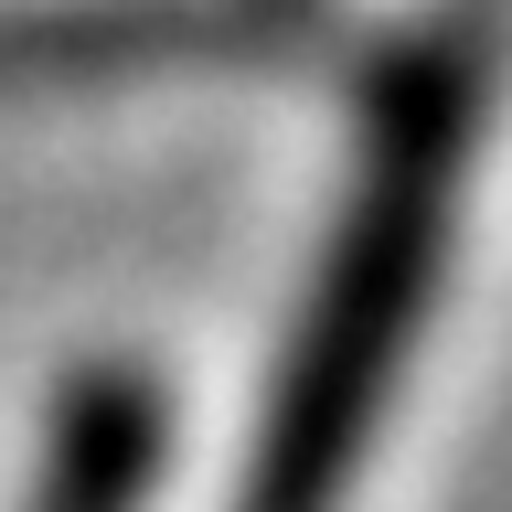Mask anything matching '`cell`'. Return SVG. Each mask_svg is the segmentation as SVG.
<instances>
[{"instance_id":"6da1fadb","label":"cell","mask_w":512,"mask_h":512,"mask_svg":"<svg viewBox=\"0 0 512 512\" xmlns=\"http://www.w3.org/2000/svg\"><path fill=\"white\" fill-rule=\"evenodd\" d=\"M459 182H470V64L406 54L384 75L363 192H352V224L310 288L299 342H288V374H278V406H267L235 512H342V480L363 470L384 384L406 363V331L438 299Z\"/></svg>"},{"instance_id":"7a4b0ae2","label":"cell","mask_w":512,"mask_h":512,"mask_svg":"<svg viewBox=\"0 0 512 512\" xmlns=\"http://www.w3.org/2000/svg\"><path fill=\"white\" fill-rule=\"evenodd\" d=\"M160 470V395L150 374H86L54 416V448H43V480H32V512H139Z\"/></svg>"}]
</instances>
